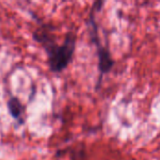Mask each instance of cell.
<instances>
[{
	"instance_id": "obj_1",
	"label": "cell",
	"mask_w": 160,
	"mask_h": 160,
	"mask_svg": "<svg viewBox=\"0 0 160 160\" xmlns=\"http://www.w3.org/2000/svg\"><path fill=\"white\" fill-rule=\"evenodd\" d=\"M34 38L45 49L52 71L60 72L71 62L76 46V37L74 34L68 33L61 44L56 43L50 33L44 28L36 30Z\"/></svg>"
},
{
	"instance_id": "obj_2",
	"label": "cell",
	"mask_w": 160,
	"mask_h": 160,
	"mask_svg": "<svg viewBox=\"0 0 160 160\" xmlns=\"http://www.w3.org/2000/svg\"><path fill=\"white\" fill-rule=\"evenodd\" d=\"M98 68L100 70L101 75H103L111 70V68L114 64V61L112 60L110 51L107 47H102L101 45H98Z\"/></svg>"
},
{
	"instance_id": "obj_3",
	"label": "cell",
	"mask_w": 160,
	"mask_h": 160,
	"mask_svg": "<svg viewBox=\"0 0 160 160\" xmlns=\"http://www.w3.org/2000/svg\"><path fill=\"white\" fill-rule=\"evenodd\" d=\"M8 111H9L10 114L12 115V117H14L17 120L22 119L24 109L17 98H11L8 101Z\"/></svg>"
}]
</instances>
